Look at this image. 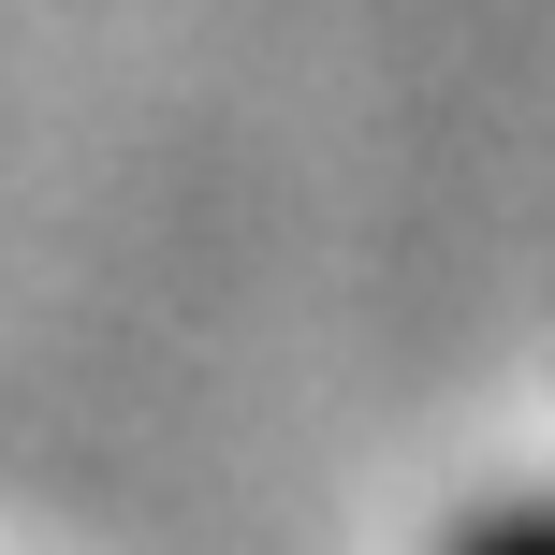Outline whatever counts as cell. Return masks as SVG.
I'll use <instances>...</instances> for the list:
<instances>
[{
    "label": "cell",
    "mask_w": 555,
    "mask_h": 555,
    "mask_svg": "<svg viewBox=\"0 0 555 555\" xmlns=\"http://www.w3.org/2000/svg\"><path fill=\"white\" fill-rule=\"evenodd\" d=\"M453 555H555V498H541V512H482Z\"/></svg>",
    "instance_id": "obj_1"
}]
</instances>
